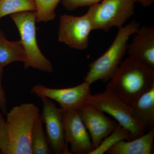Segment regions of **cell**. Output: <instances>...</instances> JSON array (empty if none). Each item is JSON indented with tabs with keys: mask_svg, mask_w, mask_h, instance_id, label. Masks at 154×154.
<instances>
[{
	"mask_svg": "<svg viewBox=\"0 0 154 154\" xmlns=\"http://www.w3.org/2000/svg\"><path fill=\"white\" fill-rule=\"evenodd\" d=\"M19 30L26 60L25 69L32 68L48 73L53 71L52 63L45 57L38 47L36 39V22L35 12H25L11 15Z\"/></svg>",
	"mask_w": 154,
	"mask_h": 154,
	"instance_id": "cell-5",
	"label": "cell"
},
{
	"mask_svg": "<svg viewBox=\"0 0 154 154\" xmlns=\"http://www.w3.org/2000/svg\"><path fill=\"white\" fill-rule=\"evenodd\" d=\"M136 118L146 126H154V86L139 97L131 106Z\"/></svg>",
	"mask_w": 154,
	"mask_h": 154,
	"instance_id": "cell-14",
	"label": "cell"
},
{
	"mask_svg": "<svg viewBox=\"0 0 154 154\" xmlns=\"http://www.w3.org/2000/svg\"><path fill=\"white\" fill-rule=\"evenodd\" d=\"M85 102L113 116L129 131L131 140L144 134L147 127L135 117L131 106L108 88L102 93L90 94Z\"/></svg>",
	"mask_w": 154,
	"mask_h": 154,
	"instance_id": "cell-4",
	"label": "cell"
},
{
	"mask_svg": "<svg viewBox=\"0 0 154 154\" xmlns=\"http://www.w3.org/2000/svg\"><path fill=\"white\" fill-rule=\"evenodd\" d=\"M25 60L26 56L20 40H8L0 30V67L4 68L15 62L24 63Z\"/></svg>",
	"mask_w": 154,
	"mask_h": 154,
	"instance_id": "cell-15",
	"label": "cell"
},
{
	"mask_svg": "<svg viewBox=\"0 0 154 154\" xmlns=\"http://www.w3.org/2000/svg\"><path fill=\"white\" fill-rule=\"evenodd\" d=\"M62 114L65 137L70 145L71 153L90 154L94 147L79 109L62 110Z\"/></svg>",
	"mask_w": 154,
	"mask_h": 154,
	"instance_id": "cell-10",
	"label": "cell"
},
{
	"mask_svg": "<svg viewBox=\"0 0 154 154\" xmlns=\"http://www.w3.org/2000/svg\"><path fill=\"white\" fill-rule=\"evenodd\" d=\"M154 86V69L132 57L122 61L106 88L131 106Z\"/></svg>",
	"mask_w": 154,
	"mask_h": 154,
	"instance_id": "cell-1",
	"label": "cell"
},
{
	"mask_svg": "<svg viewBox=\"0 0 154 154\" xmlns=\"http://www.w3.org/2000/svg\"><path fill=\"white\" fill-rule=\"evenodd\" d=\"M134 1L135 2L139 3L143 7L147 8L152 5L154 0H134Z\"/></svg>",
	"mask_w": 154,
	"mask_h": 154,
	"instance_id": "cell-23",
	"label": "cell"
},
{
	"mask_svg": "<svg viewBox=\"0 0 154 154\" xmlns=\"http://www.w3.org/2000/svg\"><path fill=\"white\" fill-rule=\"evenodd\" d=\"M79 110L91 137L94 149L113 132L118 123L108 118L101 110L86 102Z\"/></svg>",
	"mask_w": 154,
	"mask_h": 154,
	"instance_id": "cell-11",
	"label": "cell"
},
{
	"mask_svg": "<svg viewBox=\"0 0 154 154\" xmlns=\"http://www.w3.org/2000/svg\"><path fill=\"white\" fill-rule=\"evenodd\" d=\"M128 44V54L154 69V26L140 28Z\"/></svg>",
	"mask_w": 154,
	"mask_h": 154,
	"instance_id": "cell-12",
	"label": "cell"
},
{
	"mask_svg": "<svg viewBox=\"0 0 154 154\" xmlns=\"http://www.w3.org/2000/svg\"><path fill=\"white\" fill-rule=\"evenodd\" d=\"M62 0H34L36 5L35 11L37 22H47L55 19V10Z\"/></svg>",
	"mask_w": 154,
	"mask_h": 154,
	"instance_id": "cell-18",
	"label": "cell"
},
{
	"mask_svg": "<svg viewBox=\"0 0 154 154\" xmlns=\"http://www.w3.org/2000/svg\"><path fill=\"white\" fill-rule=\"evenodd\" d=\"M6 115L9 154H32L31 135L40 117L39 108L32 103H23L13 107Z\"/></svg>",
	"mask_w": 154,
	"mask_h": 154,
	"instance_id": "cell-2",
	"label": "cell"
},
{
	"mask_svg": "<svg viewBox=\"0 0 154 154\" xmlns=\"http://www.w3.org/2000/svg\"><path fill=\"white\" fill-rule=\"evenodd\" d=\"M4 71V68L0 67V108L5 115L8 113L7 110V100L5 92L2 85V78Z\"/></svg>",
	"mask_w": 154,
	"mask_h": 154,
	"instance_id": "cell-22",
	"label": "cell"
},
{
	"mask_svg": "<svg viewBox=\"0 0 154 154\" xmlns=\"http://www.w3.org/2000/svg\"><path fill=\"white\" fill-rule=\"evenodd\" d=\"M154 129L130 140L117 142L106 151L107 154H151L153 150Z\"/></svg>",
	"mask_w": 154,
	"mask_h": 154,
	"instance_id": "cell-13",
	"label": "cell"
},
{
	"mask_svg": "<svg viewBox=\"0 0 154 154\" xmlns=\"http://www.w3.org/2000/svg\"><path fill=\"white\" fill-rule=\"evenodd\" d=\"M0 149L2 154H9V139L6 119L0 113Z\"/></svg>",
	"mask_w": 154,
	"mask_h": 154,
	"instance_id": "cell-20",
	"label": "cell"
},
{
	"mask_svg": "<svg viewBox=\"0 0 154 154\" xmlns=\"http://www.w3.org/2000/svg\"><path fill=\"white\" fill-rule=\"evenodd\" d=\"M91 85L87 82L71 88L55 89L41 84L32 87L31 93L40 98H47L57 102L62 110L79 109L91 94Z\"/></svg>",
	"mask_w": 154,
	"mask_h": 154,
	"instance_id": "cell-9",
	"label": "cell"
},
{
	"mask_svg": "<svg viewBox=\"0 0 154 154\" xmlns=\"http://www.w3.org/2000/svg\"><path fill=\"white\" fill-rule=\"evenodd\" d=\"M134 0H103L90 6L88 12L93 21L94 30L108 31L119 28L134 14Z\"/></svg>",
	"mask_w": 154,
	"mask_h": 154,
	"instance_id": "cell-6",
	"label": "cell"
},
{
	"mask_svg": "<svg viewBox=\"0 0 154 154\" xmlns=\"http://www.w3.org/2000/svg\"><path fill=\"white\" fill-rule=\"evenodd\" d=\"M139 28V23L133 21L118 29L117 35L109 48L89 64L90 69L84 79L85 82L91 85L96 81L109 82L122 61L128 39Z\"/></svg>",
	"mask_w": 154,
	"mask_h": 154,
	"instance_id": "cell-3",
	"label": "cell"
},
{
	"mask_svg": "<svg viewBox=\"0 0 154 154\" xmlns=\"http://www.w3.org/2000/svg\"><path fill=\"white\" fill-rule=\"evenodd\" d=\"M102 1L103 0H62L61 3L67 10L73 11L79 7H90Z\"/></svg>",
	"mask_w": 154,
	"mask_h": 154,
	"instance_id": "cell-21",
	"label": "cell"
},
{
	"mask_svg": "<svg viewBox=\"0 0 154 154\" xmlns=\"http://www.w3.org/2000/svg\"><path fill=\"white\" fill-rule=\"evenodd\" d=\"M42 111L40 116L45 125L46 135L52 153L71 154L65 137L62 109L51 99L41 98Z\"/></svg>",
	"mask_w": 154,
	"mask_h": 154,
	"instance_id": "cell-8",
	"label": "cell"
},
{
	"mask_svg": "<svg viewBox=\"0 0 154 154\" xmlns=\"http://www.w3.org/2000/svg\"><path fill=\"white\" fill-rule=\"evenodd\" d=\"M31 149L32 154L52 153L40 117L36 120L33 126L31 138Z\"/></svg>",
	"mask_w": 154,
	"mask_h": 154,
	"instance_id": "cell-16",
	"label": "cell"
},
{
	"mask_svg": "<svg viewBox=\"0 0 154 154\" xmlns=\"http://www.w3.org/2000/svg\"><path fill=\"white\" fill-rule=\"evenodd\" d=\"M0 154H2V152H1V149H0Z\"/></svg>",
	"mask_w": 154,
	"mask_h": 154,
	"instance_id": "cell-24",
	"label": "cell"
},
{
	"mask_svg": "<svg viewBox=\"0 0 154 154\" xmlns=\"http://www.w3.org/2000/svg\"><path fill=\"white\" fill-rule=\"evenodd\" d=\"M35 11L34 0H0V19L8 15Z\"/></svg>",
	"mask_w": 154,
	"mask_h": 154,
	"instance_id": "cell-17",
	"label": "cell"
},
{
	"mask_svg": "<svg viewBox=\"0 0 154 154\" xmlns=\"http://www.w3.org/2000/svg\"><path fill=\"white\" fill-rule=\"evenodd\" d=\"M92 30L93 21L88 11L81 17L64 14L60 19L58 39L73 49L84 50L88 47Z\"/></svg>",
	"mask_w": 154,
	"mask_h": 154,
	"instance_id": "cell-7",
	"label": "cell"
},
{
	"mask_svg": "<svg viewBox=\"0 0 154 154\" xmlns=\"http://www.w3.org/2000/svg\"><path fill=\"white\" fill-rule=\"evenodd\" d=\"M121 140H130V134L127 130L118 124L113 132L104 139L100 144L90 154L104 153L113 145Z\"/></svg>",
	"mask_w": 154,
	"mask_h": 154,
	"instance_id": "cell-19",
	"label": "cell"
}]
</instances>
